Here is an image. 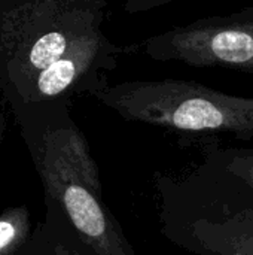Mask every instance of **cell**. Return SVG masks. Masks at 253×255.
Instances as JSON below:
<instances>
[{"mask_svg":"<svg viewBox=\"0 0 253 255\" xmlns=\"http://www.w3.org/2000/svg\"><path fill=\"white\" fill-rule=\"evenodd\" d=\"M103 0H46L21 4L9 16L4 39L12 58L33 84L81 39L101 27Z\"/></svg>","mask_w":253,"mask_h":255,"instance_id":"cell-3","label":"cell"},{"mask_svg":"<svg viewBox=\"0 0 253 255\" xmlns=\"http://www.w3.org/2000/svg\"><path fill=\"white\" fill-rule=\"evenodd\" d=\"M39 170L48 193L63 206L81 239L95 255H134L101 197L98 167L81 130L48 131Z\"/></svg>","mask_w":253,"mask_h":255,"instance_id":"cell-2","label":"cell"},{"mask_svg":"<svg viewBox=\"0 0 253 255\" xmlns=\"http://www.w3.org/2000/svg\"><path fill=\"white\" fill-rule=\"evenodd\" d=\"M30 232L28 214L24 208L9 209L0 215V255L15 253Z\"/></svg>","mask_w":253,"mask_h":255,"instance_id":"cell-8","label":"cell"},{"mask_svg":"<svg viewBox=\"0 0 253 255\" xmlns=\"http://www.w3.org/2000/svg\"><path fill=\"white\" fill-rule=\"evenodd\" d=\"M136 46L157 61L230 67L253 73V6L174 27Z\"/></svg>","mask_w":253,"mask_h":255,"instance_id":"cell-4","label":"cell"},{"mask_svg":"<svg viewBox=\"0 0 253 255\" xmlns=\"http://www.w3.org/2000/svg\"><path fill=\"white\" fill-rule=\"evenodd\" d=\"M121 52L124 48L112 43L98 27L36 78L34 94L39 99H55L73 90L89 93L106 79V72L116 67V55Z\"/></svg>","mask_w":253,"mask_h":255,"instance_id":"cell-6","label":"cell"},{"mask_svg":"<svg viewBox=\"0 0 253 255\" xmlns=\"http://www.w3.org/2000/svg\"><path fill=\"white\" fill-rule=\"evenodd\" d=\"M1 133H3V118H1V114H0V139H1Z\"/></svg>","mask_w":253,"mask_h":255,"instance_id":"cell-10","label":"cell"},{"mask_svg":"<svg viewBox=\"0 0 253 255\" xmlns=\"http://www.w3.org/2000/svg\"><path fill=\"white\" fill-rule=\"evenodd\" d=\"M98 102L127 121L174 133H225L253 140V97L225 94L194 81L103 79L89 91Z\"/></svg>","mask_w":253,"mask_h":255,"instance_id":"cell-1","label":"cell"},{"mask_svg":"<svg viewBox=\"0 0 253 255\" xmlns=\"http://www.w3.org/2000/svg\"><path fill=\"white\" fill-rule=\"evenodd\" d=\"M54 255H81L79 253H76V251H72V250H69V248H66L64 245H57L55 247V253Z\"/></svg>","mask_w":253,"mask_h":255,"instance_id":"cell-9","label":"cell"},{"mask_svg":"<svg viewBox=\"0 0 253 255\" xmlns=\"http://www.w3.org/2000/svg\"><path fill=\"white\" fill-rule=\"evenodd\" d=\"M200 175L216 176V179L234 187L237 193L253 196V148H222L210 151L204 166L200 169Z\"/></svg>","mask_w":253,"mask_h":255,"instance_id":"cell-7","label":"cell"},{"mask_svg":"<svg viewBox=\"0 0 253 255\" xmlns=\"http://www.w3.org/2000/svg\"><path fill=\"white\" fill-rule=\"evenodd\" d=\"M166 235L198 255H253V206L212 203L194 217H167Z\"/></svg>","mask_w":253,"mask_h":255,"instance_id":"cell-5","label":"cell"}]
</instances>
